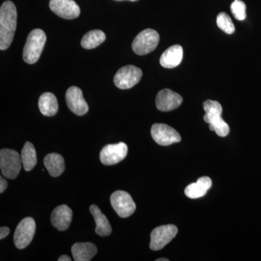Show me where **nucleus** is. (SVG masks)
<instances>
[{"label":"nucleus","mask_w":261,"mask_h":261,"mask_svg":"<svg viewBox=\"0 0 261 261\" xmlns=\"http://www.w3.org/2000/svg\"><path fill=\"white\" fill-rule=\"evenodd\" d=\"M17 25V10L13 2L6 1L0 8V49L5 50L13 42Z\"/></svg>","instance_id":"1"},{"label":"nucleus","mask_w":261,"mask_h":261,"mask_svg":"<svg viewBox=\"0 0 261 261\" xmlns=\"http://www.w3.org/2000/svg\"><path fill=\"white\" fill-rule=\"evenodd\" d=\"M203 108L205 112L204 121L208 123L210 129L219 137H226L229 134L230 128L221 117L223 111L221 105L217 101L209 99L203 102Z\"/></svg>","instance_id":"2"},{"label":"nucleus","mask_w":261,"mask_h":261,"mask_svg":"<svg viewBox=\"0 0 261 261\" xmlns=\"http://www.w3.org/2000/svg\"><path fill=\"white\" fill-rule=\"evenodd\" d=\"M47 41V36L42 29H34L29 34L24 46L23 61L28 64H34L40 58Z\"/></svg>","instance_id":"3"},{"label":"nucleus","mask_w":261,"mask_h":261,"mask_svg":"<svg viewBox=\"0 0 261 261\" xmlns=\"http://www.w3.org/2000/svg\"><path fill=\"white\" fill-rule=\"evenodd\" d=\"M22 161L17 151L3 149L0 151V168L5 177L14 179L21 169Z\"/></svg>","instance_id":"4"},{"label":"nucleus","mask_w":261,"mask_h":261,"mask_svg":"<svg viewBox=\"0 0 261 261\" xmlns=\"http://www.w3.org/2000/svg\"><path fill=\"white\" fill-rule=\"evenodd\" d=\"M160 41L159 33L147 29L141 32L132 43V49L139 56H145L154 50Z\"/></svg>","instance_id":"5"},{"label":"nucleus","mask_w":261,"mask_h":261,"mask_svg":"<svg viewBox=\"0 0 261 261\" xmlns=\"http://www.w3.org/2000/svg\"><path fill=\"white\" fill-rule=\"evenodd\" d=\"M142 77V71L138 67L128 65L122 67L117 71L113 82L118 88L128 89L140 82Z\"/></svg>","instance_id":"6"},{"label":"nucleus","mask_w":261,"mask_h":261,"mask_svg":"<svg viewBox=\"0 0 261 261\" xmlns=\"http://www.w3.org/2000/svg\"><path fill=\"white\" fill-rule=\"evenodd\" d=\"M178 233V228L172 224L163 225L154 228L150 234L151 250L157 251L169 243Z\"/></svg>","instance_id":"7"},{"label":"nucleus","mask_w":261,"mask_h":261,"mask_svg":"<svg viewBox=\"0 0 261 261\" xmlns=\"http://www.w3.org/2000/svg\"><path fill=\"white\" fill-rule=\"evenodd\" d=\"M111 203L116 214L121 218H128L135 213V202L128 192L118 190L113 192L111 197Z\"/></svg>","instance_id":"8"},{"label":"nucleus","mask_w":261,"mask_h":261,"mask_svg":"<svg viewBox=\"0 0 261 261\" xmlns=\"http://www.w3.org/2000/svg\"><path fill=\"white\" fill-rule=\"evenodd\" d=\"M36 232V223L34 219L27 217L17 226L14 233V244L18 249L25 248L32 243Z\"/></svg>","instance_id":"9"},{"label":"nucleus","mask_w":261,"mask_h":261,"mask_svg":"<svg viewBox=\"0 0 261 261\" xmlns=\"http://www.w3.org/2000/svg\"><path fill=\"white\" fill-rule=\"evenodd\" d=\"M151 135L156 143L168 146L181 141V136L172 127L163 123H155L151 128Z\"/></svg>","instance_id":"10"},{"label":"nucleus","mask_w":261,"mask_h":261,"mask_svg":"<svg viewBox=\"0 0 261 261\" xmlns=\"http://www.w3.org/2000/svg\"><path fill=\"white\" fill-rule=\"evenodd\" d=\"M128 147L123 142L105 146L99 154L101 163L106 166H112L123 161L126 157Z\"/></svg>","instance_id":"11"},{"label":"nucleus","mask_w":261,"mask_h":261,"mask_svg":"<svg viewBox=\"0 0 261 261\" xmlns=\"http://www.w3.org/2000/svg\"><path fill=\"white\" fill-rule=\"evenodd\" d=\"M49 5L51 11L61 18L72 20L80 15V6L73 0H50Z\"/></svg>","instance_id":"12"},{"label":"nucleus","mask_w":261,"mask_h":261,"mask_svg":"<svg viewBox=\"0 0 261 261\" xmlns=\"http://www.w3.org/2000/svg\"><path fill=\"white\" fill-rule=\"evenodd\" d=\"M65 99L70 111L77 116H84L88 112V104L84 99L83 92L79 87H70L67 90Z\"/></svg>","instance_id":"13"},{"label":"nucleus","mask_w":261,"mask_h":261,"mask_svg":"<svg viewBox=\"0 0 261 261\" xmlns=\"http://www.w3.org/2000/svg\"><path fill=\"white\" fill-rule=\"evenodd\" d=\"M183 98L171 89H164L160 91L156 97V107L160 111L168 112L181 106Z\"/></svg>","instance_id":"14"},{"label":"nucleus","mask_w":261,"mask_h":261,"mask_svg":"<svg viewBox=\"0 0 261 261\" xmlns=\"http://www.w3.org/2000/svg\"><path fill=\"white\" fill-rule=\"evenodd\" d=\"M73 218V212L68 206L62 205L54 209L51 215V223L59 231H65L69 227Z\"/></svg>","instance_id":"15"},{"label":"nucleus","mask_w":261,"mask_h":261,"mask_svg":"<svg viewBox=\"0 0 261 261\" xmlns=\"http://www.w3.org/2000/svg\"><path fill=\"white\" fill-rule=\"evenodd\" d=\"M183 58V49L180 45H173L168 48L160 58V63L163 68H173L181 63Z\"/></svg>","instance_id":"16"},{"label":"nucleus","mask_w":261,"mask_h":261,"mask_svg":"<svg viewBox=\"0 0 261 261\" xmlns=\"http://www.w3.org/2000/svg\"><path fill=\"white\" fill-rule=\"evenodd\" d=\"M71 252L75 261H90L97 253V248L93 243H78L72 246Z\"/></svg>","instance_id":"17"},{"label":"nucleus","mask_w":261,"mask_h":261,"mask_svg":"<svg viewBox=\"0 0 261 261\" xmlns=\"http://www.w3.org/2000/svg\"><path fill=\"white\" fill-rule=\"evenodd\" d=\"M212 186V181L207 176H203L186 187L185 195L189 198L197 199L203 197Z\"/></svg>","instance_id":"18"},{"label":"nucleus","mask_w":261,"mask_h":261,"mask_svg":"<svg viewBox=\"0 0 261 261\" xmlns=\"http://www.w3.org/2000/svg\"><path fill=\"white\" fill-rule=\"evenodd\" d=\"M89 211L93 216L94 221L97 224L95 232L101 237H108L111 235L112 232V228L107 217L102 214L100 209L97 205H92L89 207Z\"/></svg>","instance_id":"19"},{"label":"nucleus","mask_w":261,"mask_h":261,"mask_svg":"<svg viewBox=\"0 0 261 261\" xmlns=\"http://www.w3.org/2000/svg\"><path fill=\"white\" fill-rule=\"evenodd\" d=\"M44 164L53 177L61 176L65 170V161L63 156L58 153L47 154L44 159Z\"/></svg>","instance_id":"20"},{"label":"nucleus","mask_w":261,"mask_h":261,"mask_svg":"<svg viewBox=\"0 0 261 261\" xmlns=\"http://www.w3.org/2000/svg\"><path fill=\"white\" fill-rule=\"evenodd\" d=\"M39 108L44 116H55L58 111V102L56 96L50 92L42 94L39 97Z\"/></svg>","instance_id":"21"},{"label":"nucleus","mask_w":261,"mask_h":261,"mask_svg":"<svg viewBox=\"0 0 261 261\" xmlns=\"http://www.w3.org/2000/svg\"><path fill=\"white\" fill-rule=\"evenodd\" d=\"M20 158L25 171H32L37 163V152L32 143L25 142L22 149Z\"/></svg>","instance_id":"22"},{"label":"nucleus","mask_w":261,"mask_h":261,"mask_svg":"<svg viewBox=\"0 0 261 261\" xmlns=\"http://www.w3.org/2000/svg\"><path fill=\"white\" fill-rule=\"evenodd\" d=\"M106 39V34L102 31L92 30L84 36L81 44L84 49H92L100 45Z\"/></svg>","instance_id":"23"},{"label":"nucleus","mask_w":261,"mask_h":261,"mask_svg":"<svg viewBox=\"0 0 261 261\" xmlns=\"http://www.w3.org/2000/svg\"><path fill=\"white\" fill-rule=\"evenodd\" d=\"M216 22H217L218 27L226 34H231L234 32V25L231 18L226 13H219L216 19Z\"/></svg>","instance_id":"24"},{"label":"nucleus","mask_w":261,"mask_h":261,"mask_svg":"<svg viewBox=\"0 0 261 261\" xmlns=\"http://www.w3.org/2000/svg\"><path fill=\"white\" fill-rule=\"evenodd\" d=\"M231 13L238 20H244L246 18V5L241 0H234L231 5Z\"/></svg>","instance_id":"25"},{"label":"nucleus","mask_w":261,"mask_h":261,"mask_svg":"<svg viewBox=\"0 0 261 261\" xmlns=\"http://www.w3.org/2000/svg\"><path fill=\"white\" fill-rule=\"evenodd\" d=\"M10 230L8 227H6V226H2L0 228V239L1 240H3V239L6 238L8 234H9Z\"/></svg>","instance_id":"26"},{"label":"nucleus","mask_w":261,"mask_h":261,"mask_svg":"<svg viewBox=\"0 0 261 261\" xmlns=\"http://www.w3.org/2000/svg\"><path fill=\"white\" fill-rule=\"evenodd\" d=\"M8 187V181L3 176L0 178V192L3 193Z\"/></svg>","instance_id":"27"},{"label":"nucleus","mask_w":261,"mask_h":261,"mask_svg":"<svg viewBox=\"0 0 261 261\" xmlns=\"http://www.w3.org/2000/svg\"><path fill=\"white\" fill-rule=\"evenodd\" d=\"M71 260V258L70 257H68V255H63L62 256L58 258V261H70Z\"/></svg>","instance_id":"28"},{"label":"nucleus","mask_w":261,"mask_h":261,"mask_svg":"<svg viewBox=\"0 0 261 261\" xmlns=\"http://www.w3.org/2000/svg\"><path fill=\"white\" fill-rule=\"evenodd\" d=\"M156 261H168V259L159 258V259H157V260H156Z\"/></svg>","instance_id":"29"},{"label":"nucleus","mask_w":261,"mask_h":261,"mask_svg":"<svg viewBox=\"0 0 261 261\" xmlns=\"http://www.w3.org/2000/svg\"><path fill=\"white\" fill-rule=\"evenodd\" d=\"M116 1H123V0H116ZM128 1L135 2L137 1V0H128Z\"/></svg>","instance_id":"30"}]
</instances>
